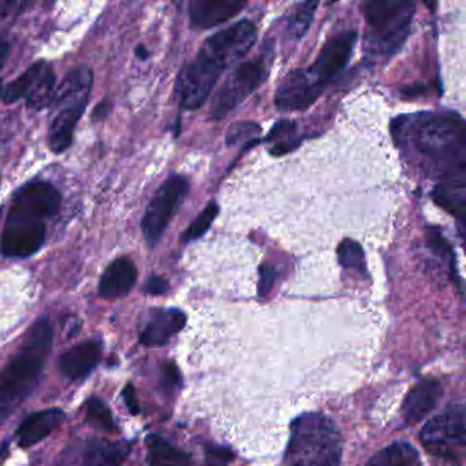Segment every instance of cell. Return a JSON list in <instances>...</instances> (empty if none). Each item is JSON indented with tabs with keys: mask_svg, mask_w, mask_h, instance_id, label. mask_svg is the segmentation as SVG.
Wrapping results in <instances>:
<instances>
[{
	"mask_svg": "<svg viewBox=\"0 0 466 466\" xmlns=\"http://www.w3.org/2000/svg\"><path fill=\"white\" fill-rule=\"evenodd\" d=\"M258 28L242 20L208 37L192 62L177 77L176 94L184 110L196 111L207 102L228 67L241 61L255 46Z\"/></svg>",
	"mask_w": 466,
	"mask_h": 466,
	"instance_id": "cell-1",
	"label": "cell"
},
{
	"mask_svg": "<svg viewBox=\"0 0 466 466\" xmlns=\"http://www.w3.org/2000/svg\"><path fill=\"white\" fill-rule=\"evenodd\" d=\"M61 204V192L50 182L18 187L0 236V255L18 260L36 255L46 244L47 220L58 214Z\"/></svg>",
	"mask_w": 466,
	"mask_h": 466,
	"instance_id": "cell-2",
	"label": "cell"
},
{
	"mask_svg": "<svg viewBox=\"0 0 466 466\" xmlns=\"http://www.w3.org/2000/svg\"><path fill=\"white\" fill-rule=\"evenodd\" d=\"M357 37L359 35L356 31L342 32L331 37L323 46L313 65L289 73L275 94L278 110H308L345 69L353 56Z\"/></svg>",
	"mask_w": 466,
	"mask_h": 466,
	"instance_id": "cell-3",
	"label": "cell"
},
{
	"mask_svg": "<svg viewBox=\"0 0 466 466\" xmlns=\"http://www.w3.org/2000/svg\"><path fill=\"white\" fill-rule=\"evenodd\" d=\"M53 345V326L42 318L32 326L23 346L0 372V424L32 394Z\"/></svg>",
	"mask_w": 466,
	"mask_h": 466,
	"instance_id": "cell-4",
	"label": "cell"
},
{
	"mask_svg": "<svg viewBox=\"0 0 466 466\" xmlns=\"http://www.w3.org/2000/svg\"><path fill=\"white\" fill-rule=\"evenodd\" d=\"M465 122L457 113L424 119L416 133V148L441 179L466 177Z\"/></svg>",
	"mask_w": 466,
	"mask_h": 466,
	"instance_id": "cell-5",
	"label": "cell"
},
{
	"mask_svg": "<svg viewBox=\"0 0 466 466\" xmlns=\"http://www.w3.org/2000/svg\"><path fill=\"white\" fill-rule=\"evenodd\" d=\"M342 441L334 422L320 413L299 416L291 425L286 466H339Z\"/></svg>",
	"mask_w": 466,
	"mask_h": 466,
	"instance_id": "cell-6",
	"label": "cell"
},
{
	"mask_svg": "<svg viewBox=\"0 0 466 466\" xmlns=\"http://www.w3.org/2000/svg\"><path fill=\"white\" fill-rule=\"evenodd\" d=\"M367 24L365 46L372 56H391L410 35L416 15L411 0H367L361 5Z\"/></svg>",
	"mask_w": 466,
	"mask_h": 466,
	"instance_id": "cell-7",
	"label": "cell"
},
{
	"mask_svg": "<svg viewBox=\"0 0 466 466\" xmlns=\"http://www.w3.org/2000/svg\"><path fill=\"white\" fill-rule=\"evenodd\" d=\"M274 51L272 45L260 56L239 65L223 84L222 88L215 94L209 116L212 121H222L231 111L236 110L248 99L256 89L260 88L271 72Z\"/></svg>",
	"mask_w": 466,
	"mask_h": 466,
	"instance_id": "cell-8",
	"label": "cell"
},
{
	"mask_svg": "<svg viewBox=\"0 0 466 466\" xmlns=\"http://www.w3.org/2000/svg\"><path fill=\"white\" fill-rule=\"evenodd\" d=\"M187 192L189 181L181 174H173L160 185L147 207L141 222V230L148 247L154 248L159 244L171 219L184 203Z\"/></svg>",
	"mask_w": 466,
	"mask_h": 466,
	"instance_id": "cell-9",
	"label": "cell"
},
{
	"mask_svg": "<svg viewBox=\"0 0 466 466\" xmlns=\"http://www.w3.org/2000/svg\"><path fill=\"white\" fill-rule=\"evenodd\" d=\"M425 450L432 455L457 460L465 451V408L455 405L444 413L433 417L422 428L420 435Z\"/></svg>",
	"mask_w": 466,
	"mask_h": 466,
	"instance_id": "cell-10",
	"label": "cell"
},
{
	"mask_svg": "<svg viewBox=\"0 0 466 466\" xmlns=\"http://www.w3.org/2000/svg\"><path fill=\"white\" fill-rule=\"evenodd\" d=\"M56 88V76L53 67L47 62L37 61L5 86L2 100L6 105H13L26 99V107L42 111L51 107Z\"/></svg>",
	"mask_w": 466,
	"mask_h": 466,
	"instance_id": "cell-11",
	"label": "cell"
},
{
	"mask_svg": "<svg viewBox=\"0 0 466 466\" xmlns=\"http://www.w3.org/2000/svg\"><path fill=\"white\" fill-rule=\"evenodd\" d=\"M92 86H94V73L89 67L78 66L70 70L66 77L56 86L51 107L58 111L62 108L76 107V106L88 107Z\"/></svg>",
	"mask_w": 466,
	"mask_h": 466,
	"instance_id": "cell-12",
	"label": "cell"
},
{
	"mask_svg": "<svg viewBox=\"0 0 466 466\" xmlns=\"http://www.w3.org/2000/svg\"><path fill=\"white\" fill-rule=\"evenodd\" d=\"M247 6L241 0H192L189 4L190 25L209 29L231 20Z\"/></svg>",
	"mask_w": 466,
	"mask_h": 466,
	"instance_id": "cell-13",
	"label": "cell"
},
{
	"mask_svg": "<svg viewBox=\"0 0 466 466\" xmlns=\"http://www.w3.org/2000/svg\"><path fill=\"white\" fill-rule=\"evenodd\" d=\"M137 266L129 256H121L108 264L99 282V296L106 299H121L137 282Z\"/></svg>",
	"mask_w": 466,
	"mask_h": 466,
	"instance_id": "cell-14",
	"label": "cell"
},
{
	"mask_svg": "<svg viewBox=\"0 0 466 466\" xmlns=\"http://www.w3.org/2000/svg\"><path fill=\"white\" fill-rule=\"evenodd\" d=\"M441 395V386L436 379L427 378L420 380L403 400L402 413L405 424L411 425L421 421L438 405Z\"/></svg>",
	"mask_w": 466,
	"mask_h": 466,
	"instance_id": "cell-15",
	"label": "cell"
},
{
	"mask_svg": "<svg viewBox=\"0 0 466 466\" xmlns=\"http://www.w3.org/2000/svg\"><path fill=\"white\" fill-rule=\"evenodd\" d=\"M187 324V315L179 309H157L152 313L146 329L141 332L140 342L148 348L163 346L178 334Z\"/></svg>",
	"mask_w": 466,
	"mask_h": 466,
	"instance_id": "cell-16",
	"label": "cell"
},
{
	"mask_svg": "<svg viewBox=\"0 0 466 466\" xmlns=\"http://www.w3.org/2000/svg\"><path fill=\"white\" fill-rule=\"evenodd\" d=\"M102 348L94 340L80 343L65 351L59 360L62 373L70 380L86 379L99 364Z\"/></svg>",
	"mask_w": 466,
	"mask_h": 466,
	"instance_id": "cell-17",
	"label": "cell"
},
{
	"mask_svg": "<svg viewBox=\"0 0 466 466\" xmlns=\"http://www.w3.org/2000/svg\"><path fill=\"white\" fill-rule=\"evenodd\" d=\"M64 420L65 413L62 409H48L31 414L18 428V444L21 447H31L39 443L56 430Z\"/></svg>",
	"mask_w": 466,
	"mask_h": 466,
	"instance_id": "cell-18",
	"label": "cell"
},
{
	"mask_svg": "<svg viewBox=\"0 0 466 466\" xmlns=\"http://www.w3.org/2000/svg\"><path fill=\"white\" fill-rule=\"evenodd\" d=\"M86 106H76V107L62 108L50 125L48 133V146L56 155L64 154L70 148L75 137V130L78 122L86 113Z\"/></svg>",
	"mask_w": 466,
	"mask_h": 466,
	"instance_id": "cell-19",
	"label": "cell"
},
{
	"mask_svg": "<svg viewBox=\"0 0 466 466\" xmlns=\"http://www.w3.org/2000/svg\"><path fill=\"white\" fill-rule=\"evenodd\" d=\"M432 200L460 222L465 220L466 177L441 179L432 190Z\"/></svg>",
	"mask_w": 466,
	"mask_h": 466,
	"instance_id": "cell-20",
	"label": "cell"
},
{
	"mask_svg": "<svg viewBox=\"0 0 466 466\" xmlns=\"http://www.w3.org/2000/svg\"><path fill=\"white\" fill-rule=\"evenodd\" d=\"M149 466H193L189 454L177 449L166 439L151 435L147 439Z\"/></svg>",
	"mask_w": 466,
	"mask_h": 466,
	"instance_id": "cell-21",
	"label": "cell"
},
{
	"mask_svg": "<svg viewBox=\"0 0 466 466\" xmlns=\"http://www.w3.org/2000/svg\"><path fill=\"white\" fill-rule=\"evenodd\" d=\"M365 466H421V458L408 441H394L376 452Z\"/></svg>",
	"mask_w": 466,
	"mask_h": 466,
	"instance_id": "cell-22",
	"label": "cell"
},
{
	"mask_svg": "<svg viewBox=\"0 0 466 466\" xmlns=\"http://www.w3.org/2000/svg\"><path fill=\"white\" fill-rule=\"evenodd\" d=\"M129 452L125 444H89L84 451L83 466H121Z\"/></svg>",
	"mask_w": 466,
	"mask_h": 466,
	"instance_id": "cell-23",
	"label": "cell"
},
{
	"mask_svg": "<svg viewBox=\"0 0 466 466\" xmlns=\"http://www.w3.org/2000/svg\"><path fill=\"white\" fill-rule=\"evenodd\" d=\"M296 132L297 125L290 119L277 122L266 137L267 143H272L271 148L268 149L269 154L280 157L294 151L301 141V138L296 137Z\"/></svg>",
	"mask_w": 466,
	"mask_h": 466,
	"instance_id": "cell-24",
	"label": "cell"
},
{
	"mask_svg": "<svg viewBox=\"0 0 466 466\" xmlns=\"http://www.w3.org/2000/svg\"><path fill=\"white\" fill-rule=\"evenodd\" d=\"M338 261L345 269L356 272L361 277H368L367 260H365L364 249L354 239L346 238L340 242L337 249Z\"/></svg>",
	"mask_w": 466,
	"mask_h": 466,
	"instance_id": "cell-25",
	"label": "cell"
},
{
	"mask_svg": "<svg viewBox=\"0 0 466 466\" xmlns=\"http://www.w3.org/2000/svg\"><path fill=\"white\" fill-rule=\"evenodd\" d=\"M319 4L305 2L299 6L288 24V35L293 40H301L312 25Z\"/></svg>",
	"mask_w": 466,
	"mask_h": 466,
	"instance_id": "cell-26",
	"label": "cell"
},
{
	"mask_svg": "<svg viewBox=\"0 0 466 466\" xmlns=\"http://www.w3.org/2000/svg\"><path fill=\"white\" fill-rule=\"evenodd\" d=\"M219 215V206L215 201L209 203L203 211L200 212L195 222L190 223L189 228L185 230V233L181 236V241L184 244H189V242L198 241V238L204 236L207 231L211 228L212 223L217 219Z\"/></svg>",
	"mask_w": 466,
	"mask_h": 466,
	"instance_id": "cell-27",
	"label": "cell"
},
{
	"mask_svg": "<svg viewBox=\"0 0 466 466\" xmlns=\"http://www.w3.org/2000/svg\"><path fill=\"white\" fill-rule=\"evenodd\" d=\"M86 421L100 430H116V422L110 409L99 398H91L86 403Z\"/></svg>",
	"mask_w": 466,
	"mask_h": 466,
	"instance_id": "cell-28",
	"label": "cell"
},
{
	"mask_svg": "<svg viewBox=\"0 0 466 466\" xmlns=\"http://www.w3.org/2000/svg\"><path fill=\"white\" fill-rule=\"evenodd\" d=\"M260 125L252 121L237 122L228 127L226 133V144L228 147L237 146V144L255 143L256 137L260 135Z\"/></svg>",
	"mask_w": 466,
	"mask_h": 466,
	"instance_id": "cell-29",
	"label": "cell"
},
{
	"mask_svg": "<svg viewBox=\"0 0 466 466\" xmlns=\"http://www.w3.org/2000/svg\"><path fill=\"white\" fill-rule=\"evenodd\" d=\"M427 245L430 247V249L435 253V255H438L439 258H441L444 261H447V263L450 264V267H451L452 274L455 272V275H457V271H455L454 267V252H452L449 242H447L446 238L441 236V231H439L438 228H428Z\"/></svg>",
	"mask_w": 466,
	"mask_h": 466,
	"instance_id": "cell-30",
	"label": "cell"
},
{
	"mask_svg": "<svg viewBox=\"0 0 466 466\" xmlns=\"http://www.w3.org/2000/svg\"><path fill=\"white\" fill-rule=\"evenodd\" d=\"M258 297L264 299L268 296L269 291L274 288L275 279H277V271L269 264H261L258 268Z\"/></svg>",
	"mask_w": 466,
	"mask_h": 466,
	"instance_id": "cell-31",
	"label": "cell"
},
{
	"mask_svg": "<svg viewBox=\"0 0 466 466\" xmlns=\"http://www.w3.org/2000/svg\"><path fill=\"white\" fill-rule=\"evenodd\" d=\"M168 282L167 279H165L163 277H159V275H152V277L148 278L146 283V293L151 294V296H163V294L167 293L168 291Z\"/></svg>",
	"mask_w": 466,
	"mask_h": 466,
	"instance_id": "cell-32",
	"label": "cell"
},
{
	"mask_svg": "<svg viewBox=\"0 0 466 466\" xmlns=\"http://www.w3.org/2000/svg\"><path fill=\"white\" fill-rule=\"evenodd\" d=\"M122 395H124L125 403H127V408H129L130 413H140V406H138L137 398H136L135 387H133L132 384H127V386L125 387Z\"/></svg>",
	"mask_w": 466,
	"mask_h": 466,
	"instance_id": "cell-33",
	"label": "cell"
},
{
	"mask_svg": "<svg viewBox=\"0 0 466 466\" xmlns=\"http://www.w3.org/2000/svg\"><path fill=\"white\" fill-rule=\"evenodd\" d=\"M10 51H12V45L6 37L0 36V72L4 69L6 65L7 59H9Z\"/></svg>",
	"mask_w": 466,
	"mask_h": 466,
	"instance_id": "cell-34",
	"label": "cell"
},
{
	"mask_svg": "<svg viewBox=\"0 0 466 466\" xmlns=\"http://www.w3.org/2000/svg\"><path fill=\"white\" fill-rule=\"evenodd\" d=\"M163 378H165L166 383H167L168 386H176L179 380L178 370H177L174 365H167V367L165 368V375H163Z\"/></svg>",
	"mask_w": 466,
	"mask_h": 466,
	"instance_id": "cell-35",
	"label": "cell"
},
{
	"mask_svg": "<svg viewBox=\"0 0 466 466\" xmlns=\"http://www.w3.org/2000/svg\"><path fill=\"white\" fill-rule=\"evenodd\" d=\"M425 86L422 84H414V86H406V88L402 89V94L408 97L419 96V95H422L425 92Z\"/></svg>",
	"mask_w": 466,
	"mask_h": 466,
	"instance_id": "cell-36",
	"label": "cell"
},
{
	"mask_svg": "<svg viewBox=\"0 0 466 466\" xmlns=\"http://www.w3.org/2000/svg\"><path fill=\"white\" fill-rule=\"evenodd\" d=\"M135 53L140 61H147V59L149 58L148 48H147L144 45L137 46V47H136Z\"/></svg>",
	"mask_w": 466,
	"mask_h": 466,
	"instance_id": "cell-37",
	"label": "cell"
},
{
	"mask_svg": "<svg viewBox=\"0 0 466 466\" xmlns=\"http://www.w3.org/2000/svg\"><path fill=\"white\" fill-rule=\"evenodd\" d=\"M5 84L4 81L0 80V100H2V95H4Z\"/></svg>",
	"mask_w": 466,
	"mask_h": 466,
	"instance_id": "cell-38",
	"label": "cell"
},
{
	"mask_svg": "<svg viewBox=\"0 0 466 466\" xmlns=\"http://www.w3.org/2000/svg\"><path fill=\"white\" fill-rule=\"evenodd\" d=\"M0 182H2V177H0Z\"/></svg>",
	"mask_w": 466,
	"mask_h": 466,
	"instance_id": "cell-39",
	"label": "cell"
},
{
	"mask_svg": "<svg viewBox=\"0 0 466 466\" xmlns=\"http://www.w3.org/2000/svg\"><path fill=\"white\" fill-rule=\"evenodd\" d=\"M0 211H2V209H0Z\"/></svg>",
	"mask_w": 466,
	"mask_h": 466,
	"instance_id": "cell-40",
	"label": "cell"
}]
</instances>
